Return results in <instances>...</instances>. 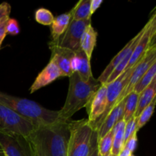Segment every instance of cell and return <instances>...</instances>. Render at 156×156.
I'll return each instance as SVG.
<instances>
[{"label":"cell","mask_w":156,"mask_h":156,"mask_svg":"<svg viewBox=\"0 0 156 156\" xmlns=\"http://www.w3.org/2000/svg\"><path fill=\"white\" fill-rule=\"evenodd\" d=\"M155 78H156V62H154L150 68L147 70L144 76L139 80L136 85L134 86L133 91L140 94L146 87L149 86V84L152 82Z\"/></svg>","instance_id":"obj_24"},{"label":"cell","mask_w":156,"mask_h":156,"mask_svg":"<svg viewBox=\"0 0 156 156\" xmlns=\"http://www.w3.org/2000/svg\"><path fill=\"white\" fill-rule=\"evenodd\" d=\"M91 0H80L72 9V19L74 21H83L91 18L90 13Z\"/></svg>","instance_id":"obj_22"},{"label":"cell","mask_w":156,"mask_h":156,"mask_svg":"<svg viewBox=\"0 0 156 156\" xmlns=\"http://www.w3.org/2000/svg\"><path fill=\"white\" fill-rule=\"evenodd\" d=\"M156 94V78L152 80L149 85V86L146 87L143 91L140 94L139 97L138 104H137L136 111L134 117H138L139 115L141 114L142 111L153 101L155 98Z\"/></svg>","instance_id":"obj_20"},{"label":"cell","mask_w":156,"mask_h":156,"mask_svg":"<svg viewBox=\"0 0 156 156\" xmlns=\"http://www.w3.org/2000/svg\"><path fill=\"white\" fill-rule=\"evenodd\" d=\"M146 30L144 33L143 34L142 37H140L136 47L134 49L133 53L132 56L129 59V62L127 64L126 70L129 69L131 67L133 66L134 65L139 62L142 56L144 55L146 50L149 48L151 45L153 43L156 42L155 37H156V14L153 12L152 16L150 17L148 22L146 24Z\"/></svg>","instance_id":"obj_10"},{"label":"cell","mask_w":156,"mask_h":156,"mask_svg":"<svg viewBox=\"0 0 156 156\" xmlns=\"http://www.w3.org/2000/svg\"><path fill=\"white\" fill-rule=\"evenodd\" d=\"M114 135V129L109 131L102 138L99 139L98 143L99 156H107L111 152V148L113 144V138Z\"/></svg>","instance_id":"obj_25"},{"label":"cell","mask_w":156,"mask_h":156,"mask_svg":"<svg viewBox=\"0 0 156 156\" xmlns=\"http://www.w3.org/2000/svg\"><path fill=\"white\" fill-rule=\"evenodd\" d=\"M107 105V85L105 84L101 85L94 95L90 101L89 104L86 107L88 118L91 126L101 117L104 114Z\"/></svg>","instance_id":"obj_11"},{"label":"cell","mask_w":156,"mask_h":156,"mask_svg":"<svg viewBox=\"0 0 156 156\" xmlns=\"http://www.w3.org/2000/svg\"><path fill=\"white\" fill-rule=\"evenodd\" d=\"M125 105V98L120 101L114 108L110 111L108 115L104 120L103 123L101 124L100 127L97 129L98 136L99 139L102 138L104 136L106 135L111 129H112L116 125V123L123 118V109Z\"/></svg>","instance_id":"obj_15"},{"label":"cell","mask_w":156,"mask_h":156,"mask_svg":"<svg viewBox=\"0 0 156 156\" xmlns=\"http://www.w3.org/2000/svg\"><path fill=\"white\" fill-rule=\"evenodd\" d=\"M156 104V98L153 99L152 102L143 110L141 112V114L139 115L137 117V130H140L141 128H143L145 125L149 121V119L152 116V114L155 110V106Z\"/></svg>","instance_id":"obj_26"},{"label":"cell","mask_w":156,"mask_h":156,"mask_svg":"<svg viewBox=\"0 0 156 156\" xmlns=\"http://www.w3.org/2000/svg\"><path fill=\"white\" fill-rule=\"evenodd\" d=\"M70 120L39 126L27 137L36 156H67Z\"/></svg>","instance_id":"obj_1"},{"label":"cell","mask_w":156,"mask_h":156,"mask_svg":"<svg viewBox=\"0 0 156 156\" xmlns=\"http://www.w3.org/2000/svg\"><path fill=\"white\" fill-rule=\"evenodd\" d=\"M91 24V18L83 21L71 20L65 33L61 36L57 41H50V43L62 48L68 49L71 51L77 52L80 50L81 38L84 31L89 24Z\"/></svg>","instance_id":"obj_8"},{"label":"cell","mask_w":156,"mask_h":156,"mask_svg":"<svg viewBox=\"0 0 156 156\" xmlns=\"http://www.w3.org/2000/svg\"><path fill=\"white\" fill-rule=\"evenodd\" d=\"M103 3V0H91V10L90 13L92 15L96 12L98 9L101 6V5Z\"/></svg>","instance_id":"obj_33"},{"label":"cell","mask_w":156,"mask_h":156,"mask_svg":"<svg viewBox=\"0 0 156 156\" xmlns=\"http://www.w3.org/2000/svg\"><path fill=\"white\" fill-rule=\"evenodd\" d=\"M146 24H145V26L143 27V29H142V30H140V31L139 32V33L137 34L133 38V44H132V45H131L130 50H129V51L128 52L127 55L125 56L124 59H123V60L121 61V62H120V63L119 64L117 67H116L115 69H114V71H113V73L111 74V76L108 77V79H107L105 85L111 83V82H112L113 81L115 80V79L118 77V76H120V75L122 74V73H123V72H124L125 70H126V66H127L128 62H129V59H130L131 56H132L133 53L134 49L136 48V47L139 41H140V37H142L143 34L144 33L145 30H146Z\"/></svg>","instance_id":"obj_18"},{"label":"cell","mask_w":156,"mask_h":156,"mask_svg":"<svg viewBox=\"0 0 156 156\" xmlns=\"http://www.w3.org/2000/svg\"><path fill=\"white\" fill-rule=\"evenodd\" d=\"M0 148L4 156H36L28 139L0 129Z\"/></svg>","instance_id":"obj_6"},{"label":"cell","mask_w":156,"mask_h":156,"mask_svg":"<svg viewBox=\"0 0 156 156\" xmlns=\"http://www.w3.org/2000/svg\"><path fill=\"white\" fill-rule=\"evenodd\" d=\"M90 62L91 61L88 60L86 55L81 49L75 53V56L72 61V69L73 73H77L84 82H88L94 79L91 72Z\"/></svg>","instance_id":"obj_14"},{"label":"cell","mask_w":156,"mask_h":156,"mask_svg":"<svg viewBox=\"0 0 156 156\" xmlns=\"http://www.w3.org/2000/svg\"><path fill=\"white\" fill-rule=\"evenodd\" d=\"M98 143V131L96 129H93L92 133H91V140H90L89 152H88V156H99Z\"/></svg>","instance_id":"obj_29"},{"label":"cell","mask_w":156,"mask_h":156,"mask_svg":"<svg viewBox=\"0 0 156 156\" xmlns=\"http://www.w3.org/2000/svg\"><path fill=\"white\" fill-rule=\"evenodd\" d=\"M7 21L0 24V47H1L2 44L3 40L5 39L6 34H6V28H5L6 23H7Z\"/></svg>","instance_id":"obj_34"},{"label":"cell","mask_w":156,"mask_h":156,"mask_svg":"<svg viewBox=\"0 0 156 156\" xmlns=\"http://www.w3.org/2000/svg\"><path fill=\"white\" fill-rule=\"evenodd\" d=\"M72 19L71 11L54 18L51 26V37L53 42L57 41L65 33Z\"/></svg>","instance_id":"obj_19"},{"label":"cell","mask_w":156,"mask_h":156,"mask_svg":"<svg viewBox=\"0 0 156 156\" xmlns=\"http://www.w3.org/2000/svg\"><path fill=\"white\" fill-rule=\"evenodd\" d=\"M107 156H116V155H113V154L110 153V154H109V155H107Z\"/></svg>","instance_id":"obj_36"},{"label":"cell","mask_w":156,"mask_h":156,"mask_svg":"<svg viewBox=\"0 0 156 156\" xmlns=\"http://www.w3.org/2000/svg\"><path fill=\"white\" fill-rule=\"evenodd\" d=\"M93 129L87 119L70 120L67 156H88Z\"/></svg>","instance_id":"obj_4"},{"label":"cell","mask_w":156,"mask_h":156,"mask_svg":"<svg viewBox=\"0 0 156 156\" xmlns=\"http://www.w3.org/2000/svg\"><path fill=\"white\" fill-rule=\"evenodd\" d=\"M137 141H138V140H137V132H135L126 140V143H124L123 148L128 149L129 152L133 153V152L137 147Z\"/></svg>","instance_id":"obj_32"},{"label":"cell","mask_w":156,"mask_h":156,"mask_svg":"<svg viewBox=\"0 0 156 156\" xmlns=\"http://www.w3.org/2000/svg\"><path fill=\"white\" fill-rule=\"evenodd\" d=\"M129 156H135V155H133V153H132V154H130V155H129Z\"/></svg>","instance_id":"obj_37"},{"label":"cell","mask_w":156,"mask_h":156,"mask_svg":"<svg viewBox=\"0 0 156 156\" xmlns=\"http://www.w3.org/2000/svg\"><path fill=\"white\" fill-rule=\"evenodd\" d=\"M0 156H4V152H3L2 149L0 148Z\"/></svg>","instance_id":"obj_35"},{"label":"cell","mask_w":156,"mask_h":156,"mask_svg":"<svg viewBox=\"0 0 156 156\" xmlns=\"http://www.w3.org/2000/svg\"><path fill=\"white\" fill-rule=\"evenodd\" d=\"M101 84L95 79L84 82L79 75L74 73L69 77L68 94L65 104L59 110V120L68 121L77 111L86 108Z\"/></svg>","instance_id":"obj_3"},{"label":"cell","mask_w":156,"mask_h":156,"mask_svg":"<svg viewBox=\"0 0 156 156\" xmlns=\"http://www.w3.org/2000/svg\"><path fill=\"white\" fill-rule=\"evenodd\" d=\"M156 42L153 43L152 45L149 47V48L146 50V53H144L141 59L139 60L135 65L134 69L131 74L130 78H129V82L127 85L125 87L124 90L120 94V98L118 99L117 104L124 99L129 93H131L133 90L134 86L136 85L137 82H139L140 79L145 75V73L147 72V70L150 68L151 66L156 62Z\"/></svg>","instance_id":"obj_9"},{"label":"cell","mask_w":156,"mask_h":156,"mask_svg":"<svg viewBox=\"0 0 156 156\" xmlns=\"http://www.w3.org/2000/svg\"><path fill=\"white\" fill-rule=\"evenodd\" d=\"M97 37L98 32L91 24L86 27L81 38L80 49L85 53L89 61H91L93 51L96 46Z\"/></svg>","instance_id":"obj_16"},{"label":"cell","mask_w":156,"mask_h":156,"mask_svg":"<svg viewBox=\"0 0 156 156\" xmlns=\"http://www.w3.org/2000/svg\"><path fill=\"white\" fill-rule=\"evenodd\" d=\"M35 20L43 25H51L54 20V16L50 10L44 8L38 9L35 12Z\"/></svg>","instance_id":"obj_27"},{"label":"cell","mask_w":156,"mask_h":156,"mask_svg":"<svg viewBox=\"0 0 156 156\" xmlns=\"http://www.w3.org/2000/svg\"><path fill=\"white\" fill-rule=\"evenodd\" d=\"M6 34L11 35H17L20 32L19 24L14 18H9L6 23Z\"/></svg>","instance_id":"obj_30"},{"label":"cell","mask_w":156,"mask_h":156,"mask_svg":"<svg viewBox=\"0 0 156 156\" xmlns=\"http://www.w3.org/2000/svg\"><path fill=\"white\" fill-rule=\"evenodd\" d=\"M133 44V39L130 40L129 42L126 44V45L123 47L121 50V51L119 52L112 59L110 62V63L107 66V67L105 68V69L104 70L103 73L100 75V76L98 77V79H97L98 82L101 84V85H103V84L106 83L107 79H108L110 76H111V73H113L114 69H115L116 67L119 65V64L121 62V61L123 60L125 58V56L127 55L128 52L130 50L131 45Z\"/></svg>","instance_id":"obj_17"},{"label":"cell","mask_w":156,"mask_h":156,"mask_svg":"<svg viewBox=\"0 0 156 156\" xmlns=\"http://www.w3.org/2000/svg\"><path fill=\"white\" fill-rule=\"evenodd\" d=\"M59 77H62L60 69L56 66L54 61L53 59H50L49 63L38 74L37 77L36 78L34 83L30 86V89H29L30 93L32 94L39 90L40 88L50 85V83L54 82Z\"/></svg>","instance_id":"obj_13"},{"label":"cell","mask_w":156,"mask_h":156,"mask_svg":"<svg viewBox=\"0 0 156 156\" xmlns=\"http://www.w3.org/2000/svg\"><path fill=\"white\" fill-rule=\"evenodd\" d=\"M49 47L52 52L50 59H53L56 66L59 67L62 74V77L63 76L70 77L74 73L72 69V61L75 56L74 52L68 49L62 48L51 43L49 44Z\"/></svg>","instance_id":"obj_12"},{"label":"cell","mask_w":156,"mask_h":156,"mask_svg":"<svg viewBox=\"0 0 156 156\" xmlns=\"http://www.w3.org/2000/svg\"><path fill=\"white\" fill-rule=\"evenodd\" d=\"M35 126L11 108L0 104V129L27 137Z\"/></svg>","instance_id":"obj_5"},{"label":"cell","mask_w":156,"mask_h":156,"mask_svg":"<svg viewBox=\"0 0 156 156\" xmlns=\"http://www.w3.org/2000/svg\"><path fill=\"white\" fill-rule=\"evenodd\" d=\"M125 126H126V122L122 118L116 123L114 127V135L113 138V144L111 153L116 156L118 155L120 151L123 149Z\"/></svg>","instance_id":"obj_21"},{"label":"cell","mask_w":156,"mask_h":156,"mask_svg":"<svg viewBox=\"0 0 156 156\" xmlns=\"http://www.w3.org/2000/svg\"><path fill=\"white\" fill-rule=\"evenodd\" d=\"M0 104L13 110L15 112L31 122L35 128L51 125L59 120V111L44 108L34 101L14 97L0 92Z\"/></svg>","instance_id":"obj_2"},{"label":"cell","mask_w":156,"mask_h":156,"mask_svg":"<svg viewBox=\"0 0 156 156\" xmlns=\"http://www.w3.org/2000/svg\"><path fill=\"white\" fill-rule=\"evenodd\" d=\"M137 117H133L131 118L129 121L126 123L124 129V143H126V140L129 139V137L132 135L133 133L138 132L137 130ZM123 143V146H124Z\"/></svg>","instance_id":"obj_28"},{"label":"cell","mask_w":156,"mask_h":156,"mask_svg":"<svg viewBox=\"0 0 156 156\" xmlns=\"http://www.w3.org/2000/svg\"><path fill=\"white\" fill-rule=\"evenodd\" d=\"M11 13V5L8 2L0 4V24L5 22L9 19Z\"/></svg>","instance_id":"obj_31"},{"label":"cell","mask_w":156,"mask_h":156,"mask_svg":"<svg viewBox=\"0 0 156 156\" xmlns=\"http://www.w3.org/2000/svg\"><path fill=\"white\" fill-rule=\"evenodd\" d=\"M140 94L132 91L125 98V105L123 109V120L127 122L135 115L136 111L137 104H138Z\"/></svg>","instance_id":"obj_23"},{"label":"cell","mask_w":156,"mask_h":156,"mask_svg":"<svg viewBox=\"0 0 156 156\" xmlns=\"http://www.w3.org/2000/svg\"><path fill=\"white\" fill-rule=\"evenodd\" d=\"M135 65L130 69L127 70H125L124 72L122 73V74L120 76L117 78L114 81L109 84H107V105L104 114L101 116L100 118L93 124L91 126L93 129L97 130L100 127L101 124L103 123L104 120L108 115L110 111L114 108L116 105L117 104L118 99L120 98V94L124 90L125 87L127 85L129 82V78H130L131 74L134 69Z\"/></svg>","instance_id":"obj_7"}]
</instances>
